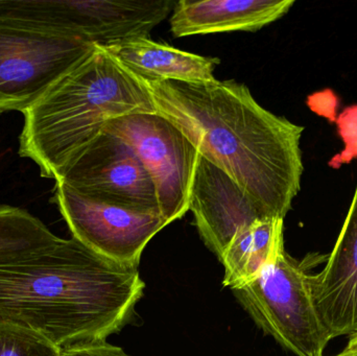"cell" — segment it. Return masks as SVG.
<instances>
[{
	"label": "cell",
	"mask_w": 357,
	"mask_h": 356,
	"mask_svg": "<svg viewBox=\"0 0 357 356\" xmlns=\"http://www.w3.org/2000/svg\"><path fill=\"white\" fill-rule=\"evenodd\" d=\"M159 114L232 178L270 217L283 219L301 190L304 127L260 106L235 81H144Z\"/></svg>",
	"instance_id": "obj_1"
},
{
	"label": "cell",
	"mask_w": 357,
	"mask_h": 356,
	"mask_svg": "<svg viewBox=\"0 0 357 356\" xmlns=\"http://www.w3.org/2000/svg\"><path fill=\"white\" fill-rule=\"evenodd\" d=\"M135 268L75 238L0 261V322L38 332L61 350L106 342L144 296Z\"/></svg>",
	"instance_id": "obj_2"
},
{
	"label": "cell",
	"mask_w": 357,
	"mask_h": 356,
	"mask_svg": "<svg viewBox=\"0 0 357 356\" xmlns=\"http://www.w3.org/2000/svg\"><path fill=\"white\" fill-rule=\"evenodd\" d=\"M135 113H157L148 88L102 46L93 49L23 112L19 155L54 179L106 123Z\"/></svg>",
	"instance_id": "obj_3"
},
{
	"label": "cell",
	"mask_w": 357,
	"mask_h": 356,
	"mask_svg": "<svg viewBox=\"0 0 357 356\" xmlns=\"http://www.w3.org/2000/svg\"><path fill=\"white\" fill-rule=\"evenodd\" d=\"M324 257L310 254L300 261L284 249L255 279L232 290L256 325L296 356H325L333 340L310 288L312 270Z\"/></svg>",
	"instance_id": "obj_4"
},
{
	"label": "cell",
	"mask_w": 357,
	"mask_h": 356,
	"mask_svg": "<svg viewBox=\"0 0 357 356\" xmlns=\"http://www.w3.org/2000/svg\"><path fill=\"white\" fill-rule=\"evenodd\" d=\"M94 46L0 19V114L24 112Z\"/></svg>",
	"instance_id": "obj_5"
},
{
	"label": "cell",
	"mask_w": 357,
	"mask_h": 356,
	"mask_svg": "<svg viewBox=\"0 0 357 356\" xmlns=\"http://www.w3.org/2000/svg\"><path fill=\"white\" fill-rule=\"evenodd\" d=\"M102 131L121 138L139 157L152 178L159 209L169 225L182 219L189 210L199 157L186 135L158 112L111 119Z\"/></svg>",
	"instance_id": "obj_6"
},
{
	"label": "cell",
	"mask_w": 357,
	"mask_h": 356,
	"mask_svg": "<svg viewBox=\"0 0 357 356\" xmlns=\"http://www.w3.org/2000/svg\"><path fill=\"white\" fill-rule=\"evenodd\" d=\"M175 4L174 0H33L27 18L40 29L104 47L149 38Z\"/></svg>",
	"instance_id": "obj_7"
},
{
	"label": "cell",
	"mask_w": 357,
	"mask_h": 356,
	"mask_svg": "<svg viewBox=\"0 0 357 356\" xmlns=\"http://www.w3.org/2000/svg\"><path fill=\"white\" fill-rule=\"evenodd\" d=\"M56 182L91 200L161 213L148 169L123 140L108 132L84 146Z\"/></svg>",
	"instance_id": "obj_8"
},
{
	"label": "cell",
	"mask_w": 357,
	"mask_h": 356,
	"mask_svg": "<svg viewBox=\"0 0 357 356\" xmlns=\"http://www.w3.org/2000/svg\"><path fill=\"white\" fill-rule=\"evenodd\" d=\"M54 202L73 238L123 267L138 269L150 240L169 225L161 213L91 200L58 182Z\"/></svg>",
	"instance_id": "obj_9"
},
{
	"label": "cell",
	"mask_w": 357,
	"mask_h": 356,
	"mask_svg": "<svg viewBox=\"0 0 357 356\" xmlns=\"http://www.w3.org/2000/svg\"><path fill=\"white\" fill-rule=\"evenodd\" d=\"M189 210L202 240L220 261L238 232L270 217L232 178L201 154L193 178Z\"/></svg>",
	"instance_id": "obj_10"
},
{
	"label": "cell",
	"mask_w": 357,
	"mask_h": 356,
	"mask_svg": "<svg viewBox=\"0 0 357 356\" xmlns=\"http://www.w3.org/2000/svg\"><path fill=\"white\" fill-rule=\"evenodd\" d=\"M317 313L331 338L357 332V184L326 265L310 276Z\"/></svg>",
	"instance_id": "obj_11"
},
{
	"label": "cell",
	"mask_w": 357,
	"mask_h": 356,
	"mask_svg": "<svg viewBox=\"0 0 357 356\" xmlns=\"http://www.w3.org/2000/svg\"><path fill=\"white\" fill-rule=\"evenodd\" d=\"M294 0H180L171 17L174 37L256 31L284 16Z\"/></svg>",
	"instance_id": "obj_12"
},
{
	"label": "cell",
	"mask_w": 357,
	"mask_h": 356,
	"mask_svg": "<svg viewBox=\"0 0 357 356\" xmlns=\"http://www.w3.org/2000/svg\"><path fill=\"white\" fill-rule=\"evenodd\" d=\"M104 48L123 68L144 81L211 82L220 63V59L191 54L149 38L125 40Z\"/></svg>",
	"instance_id": "obj_13"
},
{
	"label": "cell",
	"mask_w": 357,
	"mask_h": 356,
	"mask_svg": "<svg viewBox=\"0 0 357 356\" xmlns=\"http://www.w3.org/2000/svg\"><path fill=\"white\" fill-rule=\"evenodd\" d=\"M283 230L284 219L268 217L238 232L220 261L225 267L224 286L233 290L259 276L284 250Z\"/></svg>",
	"instance_id": "obj_14"
},
{
	"label": "cell",
	"mask_w": 357,
	"mask_h": 356,
	"mask_svg": "<svg viewBox=\"0 0 357 356\" xmlns=\"http://www.w3.org/2000/svg\"><path fill=\"white\" fill-rule=\"evenodd\" d=\"M60 240L29 211L0 205V261L46 248Z\"/></svg>",
	"instance_id": "obj_15"
},
{
	"label": "cell",
	"mask_w": 357,
	"mask_h": 356,
	"mask_svg": "<svg viewBox=\"0 0 357 356\" xmlns=\"http://www.w3.org/2000/svg\"><path fill=\"white\" fill-rule=\"evenodd\" d=\"M0 356H62V350L38 332L0 322Z\"/></svg>",
	"instance_id": "obj_16"
},
{
	"label": "cell",
	"mask_w": 357,
	"mask_h": 356,
	"mask_svg": "<svg viewBox=\"0 0 357 356\" xmlns=\"http://www.w3.org/2000/svg\"><path fill=\"white\" fill-rule=\"evenodd\" d=\"M335 121L345 146L343 152L333 157L328 164L333 169H339L357 158V105L347 107Z\"/></svg>",
	"instance_id": "obj_17"
},
{
	"label": "cell",
	"mask_w": 357,
	"mask_h": 356,
	"mask_svg": "<svg viewBox=\"0 0 357 356\" xmlns=\"http://www.w3.org/2000/svg\"><path fill=\"white\" fill-rule=\"evenodd\" d=\"M62 356H130L119 347L112 346L107 342L84 345L62 350Z\"/></svg>",
	"instance_id": "obj_18"
},
{
	"label": "cell",
	"mask_w": 357,
	"mask_h": 356,
	"mask_svg": "<svg viewBox=\"0 0 357 356\" xmlns=\"http://www.w3.org/2000/svg\"><path fill=\"white\" fill-rule=\"evenodd\" d=\"M333 356H357V348L346 346L343 351Z\"/></svg>",
	"instance_id": "obj_19"
},
{
	"label": "cell",
	"mask_w": 357,
	"mask_h": 356,
	"mask_svg": "<svg viewBox=\"0 0 357 356\" xmlns=\"http://www.w3.org/2000/svg\"><path fill=\"white\" fill-rule=\"evenodd\" d=\"M347 347H351V348H357V332L354 336H349V341H348Z\"/></svg>",
	"instance_id": "obj_20"
}]
</instances>
